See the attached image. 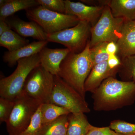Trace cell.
Returning a JSON list of instances; mask_svg holds the SVG:
<instances>
[{"label":"cell","mask_w":135,"mask_h":135,"mask_svg":"<svg viewBox=\"0 0 135 135\" xmlns=\"http://www.w3.org/2000/svg\"><path fill=\"white\" fill-rule=\"evenodd\" d=\"M92 98L94 110H115L134 103L135 84L109 77L92 93Z\"/></svg>","instance_id":"obj_1"},{"label":"cell","mask_w":135,"mask_h":135,"mask_svg":"<svg viewBox=\"0 0 135 135\" xmlns=\"http://www.w3.org/2000/svg\"><path fill=\"white\" fill-rule=\"evenodd\" d=\"M94 66L89 41L81 53H68L60 64L57 75L85 98L84 83Z\"/></svg>","instance_id":"obj_2"},{"label":"cell","mask_w":135,"mask_h":135,"mask_svg":"<svg viewBox=\"0 0 135 135\" xmlns=\"http://www.w3.org/2000/svg\"><path fill=\"white\" fill-rule=\"evenodd\" d=\"M40 64L39 53L18 60L14 72L0 80L1 97L15 101L22 96L27 78L31 72Z\"/></svg>","instance_id":"obj_3"},{"label":"cell","mask_w":135,"mask_h":135,"mask_svg":"<svg viewBox=\"0 0 135 135\" xmlns=\"http://www.w3.org/2000/svg\"><path fill=\"white\" fill-rule=\"evenodd\" d=\"M26 15L47 34L75 26L80 22L75 16L51 11L41 5L27 10Z\"/></svg>","instance_id":"obj_4"},{"label":"cell","mask_w":135,"mask_h":135,"mask_svg":"<svg viewBox=\"0 0 135 135\" xmlns=\"http://www.w3.org/2000/svg\"><path fill=\"white\" fill-rule=\"evenodd\" d=\"M48 103L65 108L71 113L90 111L85 98L58 75L54 76V87Z\"/></svg>","instance_id":"obj_5"},{"label":"cell","mask_w":135,"mask_h":135,"mask_svg":"<svg viewBox=\"0 0 135 135\" xmlns=\"http://www.w3.org/2000/svg\"><path fill=\"white\" fill-rule=\"evenodd\" d=\"M92 26L89 23L80 21L75 26L60 31L47 35V41L62 44L70 52L79 53L84 50L89 42Z\"/></svg>","instance_id":"obj_6"},{"label":"cell","mask_w":135,"mask_h":135,"mask_svg":"<svg viewBox=\"0 0 135 135\" xmlns=\"http://www.w3.org/2000/svg\"><path fill=\"white\" fill-rule=\"evenodd\" d=\"M123 18L113 16L109 6H105L97 23L92 27L89 41L90 48L100 42H117L121 35Z\"/></svg>","instance_id":"obj_7"},{"label":"cell","mask_w":135,"mask_h":135,"mask_svg":"<svg viewBox=\"0 0 135 135\" xmlns=\"http://www.w3.org/2000/svg\"><path fill=\"white\" fill-rule=\"evenodd\" d=\"M54 76L41 65L38 66L27 78L22 95L36 99L42 103H48L54 87Z\"/></svg>","instance_id":"obj_8"},{"label":"cell","mask_w":135,"mask_h":135,"mask_svg":"<svg viewBox=\"0 0 135 135\" xmlns=\"http://www.w3.org/2000/svg\"><path fill=\"white\" fill-rule=\"evenodd\" d=\"M15 101L14 108L6 123L9 135H19L23 132L29 125L34 114L42 103L24 95Z\"/></svg>","instance_id":"obj_9"},{"label":"cell","mask_w":135,"mask_h":135,"mask_svg":"<svg viewBox=\"0 0 135 135\" xmlns=\"http://www.w3.org/2000/svg\"><path fill=\"white\" fill-rule=\"evenodd\" d=\"M65 14L77 17L80 21H85L94 26L99 20L105 7H94L81 2L65 1Z\"/></svg>","instance_id":"obj_10"},{"label":"cell","mask_w":135,"mask_h":135,"mask_svg":"<svg viewBox=\"0 0 135 135\" xmlns=\"http://www.w3.org/2000/svg\"><path fill=\"white\" fill-rule=\"evenodd\" d=\"M11 29L23 37H30L38 41H47V35L34 22H25L17 17H9L5 20Z\"/></svg>","instance_id":"obj_11"},{"label":"cell","mask_w":135,"mask_h":135,"mask_svg":"<svg viewBox=\"0 0 135 135\" xmlns=\"http://www.w3.org/2000/svg\"><path fill=\"white\" fill-rule=\"evenodd\" d=\"M70 52L68 49L44 48L39 53L41 65L54 75H58L62 61Z\"/></svg>","instance_id":"obj_12"},{"label":"cell","mask_w":135,"mask_h":135,"mask_svg":"<svg viewBox=\"0 0 135 135\" xmlns=\"http://www.w3.org/2000/svg\"><path fill=\"white\" fill-rule=\"evenodd\" d=\"M116 44L117 55L120 59L135 55V20L125 21Z\"/></svg>","instance_id":"obj_13"},{"label":"cell","mask_w":135,"mask_h":135,"mask_svg":"<svg viewBox=\"0 0 135 135\" xmlns=\"http://www.w3.org/2000/svg\"><path fill=\"white\" fill-rule=\"evenodd\" d=\"M118 71L111 70L107 61L97 64L92 68L84 83L85 92L94 93L105 80L115 77Z\"/></svg>","instance_id":"obj_14"},{"label":"cell","mask_w":135,"mask_h":135,"mask_svg":"<svg viewBox=\"0 0 135 135\" xmlns=\"http://www.w3.org/2000/svg\"><path fill=\"white\" fill-rule=\"evenodd\" d=\"M49 42L47 41H38L29 43L26 46L14 51L5 52L3 58L5 63L10 67L16 65L20 59L29 57L38 54L46 47Z\"/></svg>","instance_id":"obj_15"},{"label":"cell","mask_w":135,"mask_h":135,"mask_svg":"<svg viewBox=\"0 0 135 135\" xmlns=\"http://www.w3.org/2000/svg\"><path fill=\"white\" fill-rule=\"evenodd\" d=\"M39 5L37 0H1L0 20L5 21L18 11Z\"/></svg>","instance_id":"obj_16"},{"label":"cell","mask_w":135,"mask_h":135,"mask_svg":"<svg viewBox=\"0 0 135 135\" xmlns=\"http://www.w3.org/2000/svg\"><path fill=\"white\" fill-rule=\"evenodd\" d=\"M108 6L114 17L135 21V0H110Z\"/></svg>","instance_id":"obj_17"},{"label":"cell","mask_w":135,"mask_h":135,"mask_svg":"<svg viewBox=\"0 0 135 135\" xmlns=\"http://www.w3.org/2000/svg\"><path fill=\"white\" fill-rule=\"evenodd\" d=\"M68 122L67 135H86L92 126L82 113H70Z\"/></svg>","instance_id":"obj_18"},{"label":"cell","mask_w":135,"mask_h":135,"mask_svg":"<svg viewBox=\"0 0 135 135\" xmlns=\"http://www.w3.org/2000/svg\"><path fill=\"white\" fill-rule=\"evenodd\" d=\"M29 40L10 29L0 36V46L7 49L8 51L16 50L29 44Z\"/></svg>","instance_id":"obj_19"},{"label":"cell","mask_w":135,"mask_h":135,"mask_svg":"<svg viewBox=\"0 0 135 135\" xmlns=\"http://www.w3.org/2000/svg\"><path fill=\"white\" fill-rule=\"evenodd\" d=\"M41 110L43 125L52 122L60 116L71 113L65 108L49 103H42Z\"/></svg>","instance_id":"obj_20"},{"label":"cell","mask_w":135,"mask_h":135,"mask_svg":"<svg viewBox=\"0 0 135 135\" xmlns=\"http://www.w3.org/2000/svg\"><path fill=\"white\" fill-rule=\"evenodd\" d=\"M68 115H63L43 125L40 135H67Z\"/></svg>","instance_id":"obj_21"},{"label":"cell","mask_w":135,"mask_h":135,"mask_svg":"<svg viewBox=\"0 0 135 135\" xmlns=\"http://www.w3.org/2000/svg\"><path fill=\"white\" fill-rule=\"evenodd\" d=\"M121 65L118 74L122 80L135 84V55L120 59Z\"/></svg>","instance_id":"obj_22"},{"label":"cell","mask_w":135,"mask_h":135,"mask_svg":"<svg viewBox=\"0 0 135 135\" xmlns=\"http://www.w3.org/2000/svg\"><path fill=\"white\" fill-rule=\"evenodd\" d=\"M41 105L34 114L25 130L19 135H41L43 126L42 120Z\"/></svg>","instance_id":"obj_23"},{"label":"cell","mask_w":135,"mask_h":135,"mask_svg":"<svg viewBox=\"0 0 135 135\" xmlns=\"http://www.w3.org/2000/svg\"><path fill=\"white\" fill-rule=\"evenodd\" d=\"M107 44L100 42L90 48V56L94 66L108 60L109 55L106 51Z\"/></svg>","instance_id":"obj_24"},{"label":"cell","mask_w":135,"mask_h":135,"mask_svg":"<svg viewBox=\"0 0 135 135\" xmlns=\"http://www.w3.org/2000/svg\"><path fill=\"white\" fill-rule=\"evenodd\" d=\"M109 127L120 134L135 135V124L120 120H115L111 122Z\"/></svg>","instance_id":"obj_25"},{"label":"cell","mask_w":135,"mask_h":135,"mask_svg":"<svg viewBox=\"0 0 135 135\" xmlns=\"http://www.w3.org/2000/svg\"><path fill=\"white\" fill-rule=\"evenodd\" d=\"M15 101L1 97L0 98V122L7 123L14 108Z\"/></svg>","instance_id":"obj_26"},{"label":"cell","mask_w":135,"mask_h":135,"mask_svg":"<svg viewBox=\"0 0 135 135\" xmlns=\"http://www.w3.org/2000/svg\"><path fill=\"white\" fill-rule=\"evenodd\" d=\"M39 5L54 12L65 14V4L63 0H37Z\"/></svg>","instance_id":"obj_27"},{"label":"cell","mask_w":135,"mask_h":135,"mask_svg":"<svg viewBox=\"0 0 135 135\" xmlns=\"http://www.w3.org/2000/svg\"><path fill=\"white\" fill-rule=\"evenodd\" d=\"M86 135H123L118 134L110 127H98L92 126Z\"/></svg>","instance_id":"obj_28"},{"label":"cell","mask_w":135,"mask_h":135,"mask_svg":"<svg viewBox=\"0 0 135 135\" xmlns=\"http://www.w3.org/2000/svg\"><path fill=\"white\" fill-rule=\"evenodd\" d=\"M107 63L109 67L111 70H116L119 71L120 67L121 65V60L118 55H109L107 60Z\"/></svg>","instance_id":"obj_29"},{"label":"cell","mask_w":135,"mask_h":135,"mask_svg":"<svg viewBox=\"0 0 135 135\" xmlns=\"http://www.w3.org/2000/svg\"><path fill=\"white\" fill-rule=\"evenodd\" d=\"M110 0H81L83 3L94 7H105L108 6Z\"/></svg>","instance_id":"obj_30"},{"label":"cell","mask_w":135,"mask_h":135,"mask_svg":"<svg viewBox=\"0 0 135 135\" xmlns=\"http://www.w3.org/2000/svg\"><path fill=\"white\" fill-rule=\"evenodd\" d=\"M106 51L109 55H117L118 47L117 44L114 42H108L107 44Z\"/></svg>","instance_id":"obj_31"},{"label":"cell","mask_w":135,"mask_h":135,"mask_svg":"<svg viewBox=\"0 0 135 135\" xmlns=\"http://www.w3.org/2000/svg\"><path fill=\"white\" fill-rule=\"evenodd\" d=\"M10 29V27L5 21L0 20V36L6 31Z\"/></svg>","instance_id":"obj_32"}]
</instances>
